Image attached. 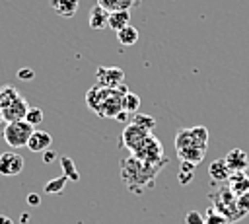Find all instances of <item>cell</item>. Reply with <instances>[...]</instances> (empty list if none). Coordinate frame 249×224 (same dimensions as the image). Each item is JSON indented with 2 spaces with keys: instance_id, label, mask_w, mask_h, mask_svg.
Here are the masks:
<instances>
[{
  "instance_id": "cell-1",
  "label": "cell",
  "mask_w": 249,
  "mask_h": 224,
  "mask_svg": "<svg viewBox=\"0 0 249 224\" xmlns=\"http://www.w3.org/2000/svg\"><path fill=\"white\" fill-rule=\"evenodd\" d=\"M128 92L126 84H121L119 88H103V86H91L86 93V103L88 107L101 115V117H111L115 119L119 111H123V95Z\"/></svg>"
},
{
  "instance_id": "cell-2",
  "label": "cell",
  "mask_w": 249,
  "mask_h": 224,
  "mask_svg": "<svg viewBox=\"0 0 249 224\" xmlns=\"http://www.w3.org/2000/svg\"><path fill=\"white\" fill-rule=\"evenodd\" d=\"M161 169V166H152L146 164L134 156L126 158L121 162V175L123 181L128 185L130 191H142L144 187H152V181L156 179L158 171Z\"/></svg>"
},
{
  "instance_id": "cell-3",
  "label": "cell",
  "mask_w": 249,
  "mask_h": 224,
  "mask_svg": "<svg viewBox=\"0 0 249 224\" xmlns=\"http://www.w3.org/2000/svg\"><path fill=\"white\" fill-rule=\"evenodd\" d=\"M33 131H35V127H31L25 119H21V121L6 123L2 136H4V140H6V144L10 148H16L18 150V148L27 146V140H29V136H31Z\"/></svg>"
},
{
  "instance_id": "cell-4",
  "label": "cell",
  "mask_w": 249,
  "mask_h": 224,
  "mask_svg": "<svg viewBox=\"0 0 249 224\" xmlns=\"http://www.w3.org/2000/svg\"><path fill=\"white\" fill-rule=\"evenodd\" d=\"M132 156L138 158V160H142V162H146V164L161 166V168H163V164L167 162L165 156H163V146H161V142H160L152 132H150V134L146 136V140L132 152Z\"/></svg>"
},
{
  "instance_id": "cell-5",
  "label": "cell",
  "mask_w": 249,
  "mask_h": 224,
  "mask_svg": "<svg viewBox=\"0 0 249 224\" xmlns=\"http://www.w3.org/2000/svg\"><path fill=\"white\" fill-rule=\"evenodd\" d=\"M214 206H216V210H218L220 214H224V216L228 218V222L237 220V216H239L237 206H235V197H233V193H231L228 187L220 189L218 195H214ZM239 218H241V216H239Z\"/></svg>"
},
{
  "instance_id": "cell-6",
  "label": "cell",
  "mask_w": 249,
  "mask_h": 224,
  "mask_svg": "<svg viewBox=\"0 0 249 224\" xmlns=\"http://www.w3.org/2000/svg\"><path fill=\"white\" fill-rule=\"evenodd\" d=\"M95 78L97 84L103 88H119L121 84H124V72L119 66H97Z\"/></svg>"
},
{
  "instance_id": "cell-7",
  "label": "cell",
  "mask_w": 249,
  "mask_h": 224,
  "mask_svg": "<svg viewBox=\"0 0 249 224\" xmlns=\"http://www.w3.org/2000/svg\"><path fill=\"white\" fill-rule=\"evenodd\" d=\"M23 166H25V160L21 154H18V152L0 154V173L2 175H6V177L19 175L23 171Z\"/></svg>"
},
{
  "instance_id": "cell-8",
  "label": "cell",
  "mask_w": 249,
  "mask_h": 224,
  "mask_svg": "<svg viewBox=\"0 0 249 224\" xmlns=\"http://www.w3.org/2000/svg\"><path fill=\"white\" fill-rule=\"evenodd\" d=\"M150 132H146L144 129H140L138 125H134V123H128L126 127H124V131H123V136H121V140H123V144L130 150V152H134L144 140H146V136H148Z\"/></svg>"
},
{
  "instance_id": "cell-9",
  "label": "cell",
  "mask_w": 249,
  "mask_h": 224,
  "mask_svg": "<svg viewBox=\"0 0 249 224\" xmlns=\"http://www.w3.org/2000/svg\"><path fill=\"white\" fill-rule=\"evenodd\" d=\"M29 109V103L23 95H19L14 103H10L6 109H2V115H4V123H12V121H21L25 119V113Z\"/></svg>"
},
{
  "instance_id": "cell-10",
  "label": "cell",
  "mask_w": 249,
  "mask_h": 224,
  "mask_svg": "<svg viewBox=\"0 0 249 224\" xmlns=\"http://www.w3.org/2000/svg\"><path fill=\"white\" fill-rule=\"evenodd\" d=\"M226 166L230 168V171H245L249 168V156L241 150V148H233L224 156Z\"/></svg>"
},
{
  "instance_id": "cell-11",
  "label": "cell",
  "mask_w": 249,
  "mask_h": 224,
  "mask_svg": "<svg viewBox=\"0 0 249 224\" xmlns=\"http://www.w3.org/2000/svg\"><path fill=\"white\" fill-rule=\"evenodd\" d=\"M51 144H53V136L47 131H39V129H35L27 140V148L31 152H45L51 148Z\"/></svg>"
},
{
  "instance_id": "cell-12",
  "label": "cell",
  "mask_w": 249,
  "mask_h": 224,
  "mask_svg": "<svg viewBox=\"0 0 249 224\" xmlns=\"http://www.w3.org/2000/svg\"><path fill=\"white\" fill-rule=\"evenodd\" d=\"M228 189L233 193V197L249 193V175L245 171H233L228 179Z\"/></svg>"
},
{
  "instance_id": "cell-13",
  "label": "cell",
  "mask_w": 249,
  "mask_h": 224,
  "mask_svg": "<svg viewBox=\"0 0 249 224\" xmlns=\"http://www.w3.org/2000/svg\"><path fill=\"white\" fill-rule=\"evenodd\" d=\"M80 0H51V8L54 10L56 16L62 18H72L78 12Z\"/></svg>"
},
{
  "instance_id": "cell-14",
  "label": "cell",
  "mask_w": 249,
  "mask_h": 224,
  "mask_svg": "<svg viewBox=\"0 0 249 224\" xmlns=\"http://www.w3.org/2000/svg\"><path fill=\"white\" fill-rule=\"evenodd\" d=\"M107 19H109V12L103 10L101 6H91L89 16H88V23L91 29H105L107 27Z\"/></svg>"
},
{
  "instance_id": "cell-15",
  "label": "cell",
  "mask_w": 249,
  "mask_h": 224,
  "mask_svg": "<svg viewBox=\"0 0 249 224\" xmlns=\"http://www.w3.org/2000/svg\"><path fill=\"white\" fill-rule=\"evenodd\" d=\"M208 175H210L212 181L218 183V181H228L230 175H231V171H230V168L226 166L224 158H218V160H214V162L208 166Z\"/></svg>"
},
{
  "instance_id": "cell-16",
  "label": "cell",
  "mask_w": 249,
  "mask_h": 224,
  "mask_svg": "<svg viewBox=\"0 0 249 224\" xmlns=\"http://www.w3.org/2000/svg\"><path fill=\"white\" fill-rule=\"evenodd\" d=\"M130 23V12L128 10H117V12H109V19H107V27L113 29L115 33L119 29H123L124 25Z\"/></svg>"
},
{
  "instance_id": "cell-17",
  "label": "cell",
  "mask_w": 249,
  "mask_h": 224,
  "mask_svg": "<svg viewBox=\"0 0 249 224\" xmlns=\"http://www.w3.org/2000/svg\"><path fill=\"white\" fill-rule=\"evenodd\" d=\"M95 4L107 12H117V10H128L130 12V8L138 6L140 0H95Z\"/></svg>"
},
{
  "instance_id": "cell-18",
  "label": "cell",
  "mask_w": 249,
  "mask_h": 224,
  "mask_svg": "<svg viewBox=\"0 0 249 224\" xmlns=\"http://www.w3.org/2000/svg\"><path fill=\"white\" fill-rule=\"evenodd\" d=\"M138 37H140V33H138V29L134 27V25H124L123 29H119L117 31V41L121 43V45H124V47H130V45H134L136 41H138Z\"/></svg>"
},
{
  "instance_id": "cell-19",
  "label": "cell",
  "mask_w": 249,
  "mask_h": 224,
  "mask_svg": "<svg viewBox=\"0 0 249 224\" xmlns=\"http://www.w3.org/2000/svg\"><path fill=\"white\" fill-rule=\"evenodd\" d=\"M19 95H21V93H19L14 86H10V84H8V86H2V88H0V109H6V107H8L10 103H14Z\"/></svg>"
},
{
  "instance_id": "cell-20",
  "label": "cell",
  "mask_w": 249,
  "mask_h": 224,
  "mask_svg": "<svg viewBox=\"0 0 249 224\" xmlns=\"http://www.w3.org/2000/svg\"><path fill=\"white\" fill-rule=\"evenodd\" d=\"M121 103H123V111H126L128 115H134L140 109V97L136 93H132V92H126L123 95V101Z\"/></svg>"
},
{
  "instance_id": "cell-21",
  "label": "cell",
  "mask_w": 249,
  "mask_h": 224,
  "mask_svg": "<svg viewBox=\"0 0 249 224\" xmlns=\"http://www.w3.org/2000/svg\"><path fill=\"white\" fill-rule=\"evenodd\" d=\"M130 123L138 125L140 129H144L146 132H152L156 129V119L152 115H146V113H134V117L130 119Z\"/></svg>"
},
{
  "instance_id": "cell-22",
  "label": "cell",
  "mask_w": 249,
  "mask_h": 224,
  "mask_svg": "<svg viewBox=\"0 0 249 224\" xmlns=\"http://www.w3.org/2000/svg\"><path fill=\"white\" fill-rule=\"evenodd\" d=\"M195 169H196V164H191V162H181V168H179V183L181 185H189L195 177Z\"/></svg>"
},
{
  "instance_id": "cell-23",
  "label": "cell",
  "mask_w": 249,
  "mask_h": 224,
  "mask_svg": "<svg viewBox=\"0 0 249 224\" xmlns=\"http://www.w3.org/2000/svg\"><path fill=\"white\" fill-rule=\"evenodd\" d=\"M60 168H62V175H66L68 181H78V179H80V173H78V169L74 168L72 158L62 156V158H60Z\"/></svg>"
},
{
  "instance_id": "cell-24",
  "label": "cell",
  "mask_w": 249,
  "mask_h": 224,
  "mask_svg": "<svg viewBox=\"0 0 249 224\" xmlns=\"http://www.w3.org/2000/svg\"><path fill=\"white\" fill-rule=\"evenodd\" d=\"M66 175H60V177H53L51 181H47L45 183V193H49V195H58V193H62L64 191V187H66Z\"/></svg>"
},
{
  "instance_id": "cell-25",
  "label": "cell",
  "mask_w": 249,
  "mask_h": 224,
  "mask_svg": "<svg viewBox=\"0 0 249 224\" xmlns=\"http://www.w3.org/2000/svg\"><path fill=\"white\" fill-rule=\"evenodd\" d=\"M43 119H45L43 109H39V107H31V105H29V109H27V113H25V121H27L31 127H37V125L43 123Z\"/></svg>"
},
{
  "instance_id": "cell-26",
  "label": "cell",
  "mask_w": 249,
  "mask_h": 224,
  "mask_svg": "<svg viewBox=\"0 0 249 224\" xmlns=\"http://www.w3.org/2000/svg\"><path fill=\"white\" fill-rule=\"evenodd\" d=\"M204 224H230L224 214H220L216 208H208L204 214Z\"/></svg>"
},
{
  "instance_id": "cell-27",
  "label": "cell",
  "mask_w": 249,
  "mask_h": 224,
  "mask_svg": "<svg viewBox=\"0 0 249 224\" xmlns=\"http://www.w3.org/2000/svg\"><path fill=\"white\" fill-rule=\"evenodd\" d=\"M235 206H237V212H239L241 218L247 216V214H249V193L235 197Z\"/></svg>"
},
{
  "instance_id": "cell-28",
  "label": "cell",
  "mask_w": 249,
  "mask_h": 224,
  "mask_svg": "<svg viewBox=\"0 0 249 224\" xmlns=\"http://www.w3.org/2000/svg\"><path fill=\"white\" fill-rule=\"evenodd\" d=\"M185 222L187 224H204V216L200 212H196V210H191V212H187Z\"/></svg>"
},
{
  "instance_id": "cell-29",
  "label": "cell",
  "mask_w": 249,
  "mask_h": 224,
  "mask_svg": "<svg viewBox=\"0 0 249 224\" xmlns=\"http://www.w3.org/2000/svg\"><path fill=\"white\" fill-rule=\"evenodd\" d=\"M18 78H19V80H23V82H27V80H33V78H35V72H33V68L23 66V68H19V70H18Z\"/></svg>"
},
{
  "instance_id": "cell-30",
  "label": "cell",
  "mask_w": 249,
  "mask_h": 224,
  "mask_svg": "<svg viewBox=\"0 0 249 224\" xmlns=\"http://www.w3.org/2000/svg\"><path fill=\"white\" fill-rule=\"evenodd\" d=\"M27 203H29L31 206H39V203H41V197H39L37 193H29V195H27Z\"/></svg>"
},
{
  "instance_id": "cell-31",
  "label": "cell",
  "mask_w": 249,
  "mask_h": 224,
  "mask_svg": "<svg viewBox=\"0 0 249 224\" xmlns=\"http://www.w3.org/2000/svg\"><path fill=\"white\" fill-rule=\"evenodd\" d=\"M54 158H56V154H54L53 150H45V152H43V162H45V164H51Z\"/></svg>"
},
{
  "instance_id": "cell-32",
  "label": "cell",
  "mask_w": 249,
  "mask_h": 224,
  "mask_svg": "<svg viewBox=\"0 0 249 224\" xmlns=\"http://www.w3.org/2000/svg\"><path fill=\"white\" fill-rule=\"evenodd\" d=\"M115 121H121V123H128V113H126V111H119V113H117V117H115Z\"/></svg>"
},
{
  "instance_id": "cell-33",
  "label": "cell",
  "mask_w": 249,
  "mask_h": 224,
  "mask_svg": "<svg viewBox=\"0 0 249 224\" xmlns=\"http://www.w3.org/2000/svg\"><path fill=\"white\" fill-rule=\"evenodd\" d=\"M0 224H14V220L10 216H6V214H0Z\"/></svg>"
},
{
  "instance_id": "cell-34",
  "label": "cell",
  "mask_w": 249,
  "mask_h": 224,
  "mask_svg": "<svg viewBox=\"0 0 249 224\" xmlns=\"http://www.w3.org/2000/svg\"><path fill=\"white\" fill-rule=\"evenodd\" d=\"M19 220H21V222H23V224H27V222H29V214H27V212H23V214H21V218H19Z\"/></svg>"
},
{
  "instance_id": "cell-35",
  "label": "cell",
  "mask_w": 249,
  "mask_h": 224,
  "mask_svg": "<svg viewBox=\"0 0 249 224\" xmlns=\"http://www.w3.org/2000/svg\"><path fill=\"white\" fill-rule=\"evenodd\" d=\"M4 123V115H2V109H0V125Z\"/></svg>"
}]
</instances>
